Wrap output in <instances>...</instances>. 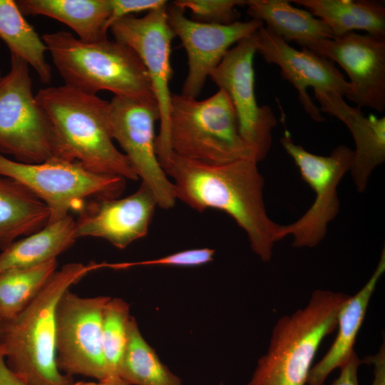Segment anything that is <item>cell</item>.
I'll list each match as a JSON object with an SVG mask.
<instances>
[{
  "label": "cell",
  "mask_w": 385,
  "mask_h": 385,
  "mask_svg": "<svg viewBox=\"0 0 385 385\" xmlns=\"http://www.w3.org/2000/svg\"><path fill=\"white\" fill-rule=\"evenodd\" d=\"M111 14L107 21V28L118 20L133 14L150 11L168 4L165 0H109Z\"/></svg>",
  "instance_id": "30"
},
{
  "label": "cell",
  "mask_w": 385,
  "mask_h": 385,
  "mask_svg": "<svg viewBox=\"0 0 385 385\" xmlns=\"http://www.w3.org/2000/svg\"><path fill=\"white\" fill-rule=\"evenodd\" d=\"M131 318L130 306L121 298L110 297L103 307L101 337L108 378L118 376L128 342Z\"/></svg>",
  "instance_id": "28"
},
{
  "label": "cell",
  "mask_w": 385,
  "mask_h": 385,
  "mask_svg": "<svg viewBox=\"0 0 385 385\" xmlns=\"http://www.w3.org/2000/svg\"><path fill=\"white\" fill-rule=\"evenodd\" d=\"M77 239L76 220L69 214L14 242L0 254V273L36 267L53 260Z\"/></svg>",
  "instance_id": "23"
},
{
  "label": "cell",
  "mask_w": 385,
  "mask_h": 385,
  "mask_svg": "<svg viewBox=\"0 0 385 385\" xmlns=\"http://www.w3.org/2000/svg\"><path fill=\"white\" fill-rule=\"evenodd\" d=\"M0 385H26L6 364L5 357L0 350Z\"/></svg>",
  "instance_id": "33"
},
{
  "label": "cell",
  "mask_w": 385,
  "mask_h": 385,
  "mask_svg": "<svg viewBox=\"0 0 385 385\" xmlns=\"http://www.w3.org/2000/svg\"><path fill=\"white\" fill-rule=\"evenodd\" d=\"M117 375L128 385H182L181 379L162 363L145 340L133 317L127 348Z\"/></svg>",
  "instance_id": "26"
},
{
  "label": "cell",
  "mask_w": 385,
  "mask_h": 385,
  "mask_svg": "<svg viewBox=\"0 0 385 385\" xmlns=\"http://www.w3.org/2000/svg\"><path fill=\"white\" fill-rule=\"evenodd\" d=\"M156 207L154 195L142 183L123 198H94L78 212L76 236L101 238L124 249L148 235Z\"/></svg>",
  "instance_id": "17"
},
{
  "label": "cell",
  "mask_w": 385,
  "mask_h": 385,
  "mask_svg": "<svg viewBox=\"0 0 385 385\" xmlns=\"http://www.w3.org/2000/svg\"><path fill=\"white\" fill-rule=\"evenodd\" d=\"M0 38L15 54L31 66L41 83L51 80V68L46 61L47 47L27 22L13 0H0Z\"/></svg>",
  "instance_id": "25"
},
{
  "label": "cell",
  "mask_w": 385,
  "mask_h": 385,
  "mask_svg": "<svg viewBox=\"0 0 385 385\" xmlns=\"http://www.w3.org/2000/svg\"><path fill=\"white\" fill-rule=\"evenodd\" d=\"M168 4L150 11L142 17L125 16L110 27L115 41L130 47L148 73L160 110V128L155 140L159 162L172 153L168 143V123L172 96L170 81L173 74L170 51L175 35L168 23Z\"/></svg>",
  "instance_id": "11"
},
{
  "label": "cell",
  "mask_w": 385,
  "mask_h": 385,
  "mask_svg": "<svg viewBox=\"0 0 385 385\" xmlns=\"http://www.w3.org/2000/svg\"><path fill=\"white\" fill-rule=\"evenodd\" d=\"M98 382L99 385H128L118 376H111L102 381Z\"/></svg>",
  "instance_id": "34"
},
{
  "label": "cell",
  "mask_w": 385,
  "mask_h": 385,
  "mask_svg": "<svg viewBox=\"0 0 385 385\" xmlns=\"http://www.w3.org/2000/svg\"><path fill=\"white\" fill-rule=\"evenodd\" d=\"M67 385H99V382H86V381H78V382H72Z\"/></svg>",
  "instance_id": "35"
},
{
  "label": "cell",
  "mask_w": 385,
  "mask_h": 385,
  "mask_svg": "<svg viewBox=\"0 0 385 385\" xmlns=\"http://www.w3.org/2000/svg\"><path fill=\"white\" fill-rule=\"evenodd\" d=\"M110 297H83L67 290L56 314V364L68 376L108 378L101 337L103 307Z\"/></svg>",
  "instance_id": "12"
},
{
  "label": "cell",
  "mask_w": 385,
  "mask_h": 385,
  "mask_svg": "<svg viewBox=\"0 0 385 385\" xmlns=\"http://www.w3.org/2000/svg\"><path fill=\"white\" fill-rule=\"evenodd\" d=\"M257 52L280 68L283 79L297 91L304 111L317 123L326 120L307 92L326 91L346 98L351 86L334 63L306 48L297 50L262 26L257 31Z\"/></svg>",
  "instance_id": "16"
},
{
  "label": "cell",
  "mask_w": 385,
  "mask_h": 385,
  "mask_svg": "<svg viewBox=\"0 0 385 385\" xmlns=\"http://www.w3.org/2000/svg\"><path fill=\"white\" fill-rule=\"evenodd\" d=\"M256 53L257 31L231 48L209 77L229 95L240 135L259 163L270 151L277 118L270 106L257 102L253 67Z\"/></svg>",
  "instance_id": "13"
},
{
  "label": "cell",
  "mask_w": 385,
  "mask_h": 385,
  "mask_svg": "<svg viewBox=\"0 0 385 385\" xmlns=\"http://www.w3.org/2000/svg\"><path fill=\"white\" fill-rule=\"evenodd\" d=\"M159 120L154 98L114 96L109 101L108 125L113 140L124 151L138 179L151 190L158 207L168 210L177 199L174 185L155 152V125Z\"/></svg>",
  "instance_id": "10"
},
{
  "label": "cell",
  "mask_w": 385,
  "mask_h": 385,
  "mask_svg": "<svg viewBox=\"0 0 385 385\" xmlns=\"http://www.w3.org/2000/svg\"><path fill=\"white\" fill-rule=\"evenodd\" d=\"M1 319H2V316H1V313H0V320H1Z\"/></svg>",
  "instance_id": "36"
},
{
  "label": "cell",
  "mask_w": 385,
  "mask_h": 385,
  "mask_svg": "<svg viewBox=\"0 0 385 385\" xmlns=\"http://www.w3.org/2000/svg\"><path fill=\"white\" fill-rule=\"evenodd\" d=\"M1 71H0V79H1Z\"/></svg>",
  "instance_id": "37"
},
{
  "label": "cell",
  "mask_w": 385,
  "mask_h": 385,
  "mask_svg": "<svg viewBox=\"0 0 385 385\" xmlns=\"http://www.w3.org/2000/svg\"><path fill=\"white\" fill-rule=\"evenodd\" d=\"M57 261L0 273V313L2 319L23 310L56 271Z\"/></svg>",
  "instance_id": "27"
},
{
  "label": "cell",
  "mask_w": 385,
  "mask_h": 385,
  "mask_svg": "<svg viewBox=\"0 0 385 385\" xmlns=\"http://www.w3.org/2000/svg\"><path fill=\"white\" fill-rule=\"evenodd\" d=\"M106 262H72L56 270L20 312L0 320V350L8 366L26 385H67L72 376L56 364V314L62 295Z\"/></svg>",
  "instance_id": "2"
},
{
  "label": "cell",
  "mask_w": 385,
  "mask_h": 385,
  "mask_svg": "<svg viewBox=\"0 0 385 385\" xmlns=\"http://www.w3.org/2000/svg\"><path fill=\"white\" fill-rule=\"evenodd\" d=\"M385 271L384 249L373 274L364 286L340 308L337 315V335L322 359L312 366L307 385H324L328 376L341 369L354 354L356 338L364 320L366 312L376 284Z\"/></svg>",
  "instance_id": "19"
},
{
  "label": "cell",
  "mask_w": 385,
  "mask_h": 385,
  "mask_svg": "<svg viewBox=\"0 0 385 385\" xmlns=\"http://www.w3.org/2000/svg\"><path fill=\"white\" fill-rule=\"evenodd\" d=\"M172 4L190 11L193 20L212 24H230L237 20L238 6H246L245 0H177Z\"/></svg>",
  "instance_id": "29"
},
{
  "label": "cell",
  "mask_w": 385,
  "mask_h": 385,
  "mask_svg": "<svg viewBox=\"0 0 385 385\" xmlns=\"http://www.w3.org/2000/svg\"><path fill=\"white\" fill-rule=\"evenodd\" d=\"M286 0H247V12L252 19L265 23L272 34L302 48L334 38L331 29L309 11L293 6Z\"/></svg>",
  "instance_id": "20"
},
{
  "label": "cell",
  "mask_w": 385,
  "mask_h": 385,
  "mask_svg": "<svg viewBox=\"0 0 385 385\" xmlns=\"http://www.w3.org/2000/svg\"><path fill=\"white\" fill-rule=\"evenodd\" d=\"M307 49L337 63L349 78L346 98L360 108L385 109V38L354 31L323 39Z\"/></svg>",
  "instance_id": "15"
},
{
  "label": "cell",
  "mask_w": 385,
  "mask_h": 385,
  "mask_svg": "<svg viewBox=\"0 0 385 385\" xmlns=\"http://www.w3.org/2000/svg\"><path fill=\"white\" fill-rule=\"evenodd\" d=\"M16 4L23 15H42L59 21L85 42L107 37L111 14L109 0H19Z\"/></svg>",
  "instance_id": "22"
},
{
  "label": "cell",
  "mask_w": 385,
  "mask_h": 385,
  "mask_svg": "<svg viewBox=\"0 0 385 385\" xmlns=\"http://www.w3.org/2000/svg\"><path fill=\"white\" fill-rule=\"evenodd\" d=\"M167 13L169 25L188 57V72L181 94L192 98L200 95L207 78L231 46L264 26L252 19L230 24L202 23L187 18L183 10L172 4H168Z\"/></svg>",
  "instance_id": "14"
},
{
  "label": "cell",
  "mask_w": 385,
  "mask_h": 385,
  "mask_svg": "<svg viewBox=\"0 0 385 385\" xmlns=\"http://www.w3.org/2000/svg\"><path fill=\"white\" fill-rule=\"evenodd\" d=\"M324 22L334 36L355 30L385 38V5L373 0H294Z\"/></svg>",
  "instance_id": "24"
},
{
  "label": "cell",
  "mask_w": 385,
  "mask_h": 385,
  "mask_svg": "<svg viewBox=\"0 0 385 385\" xmlns=\"http://www.w3.org/2000/svg\"><path fill=\"white\" fill-rule=\"evenodd\" d=\"M42 40L65 85L87 93L154 98L148 73L128 46L108 38L85 42L66 31L46 34Z\"/></svg>",
  "instance_id": "5"
},
{
  "label": "cell",
  "mask_w": 385,
  "mask_h": 385,
  "mask_svg": "<svg viewBox=\"0 0 385 385\" xmlns=\"http://www.w3.org/2000/svg\"><path fill=\"white\" fill-rule=\"evenodd\" d=\"M9 72L0 79V153L23 163L55 158L50 121L33 95L29 64L11 53Z\"/></svg>",
  "instance_id": "8"
},
{
  "label": "cell",
  "mask_w": 385,
  "mask_h": 385,
  "mask_svg": "<svg viewBox=\"0 0 385 385\" xmlns=\"http://www.w3.org/2000/svg\"><path fill=\"white\" fill-rule=\"evenodd\" d=\"M220 385H223V384H220Z\"/></svg>",
  "instance_id": "38"
},
{
  "label": "cell",
  "mask_w": 385,
  "mask_h": 385,
  "mask_svg": "<svg viewBox=\"0 0 385 385\" xmlns=\"http://www.w3.org/2000/svg\"><path fill=\"white\" fill-rule=\"evenodd\" d=\"M362 364L356 352L348 362L340 369V374L331 385H359L358 369Z\"/></svg>",
  "instance_id": "31"
},
{
  "label": "cell",
  "mask_w": 385,
  "mask_h": 385,
  "mask_svg": "<svg viewBox=\"0 0 385 385\" xmlns=\"http://www.w3.org/2000/svg\"><path fill=\"white\" fill-rule=\"evenodd\" d=\"M257 163L245 158L209 165L172 153L160 165L174 185L177 200L198 212L215 209L227 213L247 234L252 251L268 262L279 240L280 225L267 215L265 180Z\"/></svg>",
  "instance_id": "1"
},
{
  "label": "cell",
  "mask_w": 385,
  "mask_h": 385,
  "mask_svg": "<svg viewBox=\"0 0 385 385\" xmlns=\"http://www.w3.org/2000/svg\"><path fill=\"white\" fill-rule=\"evenodd\" d=\"M321 112L340 120L349 130L355 143L350 169L354 185L363 192L374 169L385 161V117L366 116L357 106L331 92L314 91Z\"/></svg>",
  "instance_id": "18"
},
{
  "label": "cell",
  "mask_w": 385,
  "mask_h": 385,
  "mask_svg": "<svg viewBox=\"0 0 385 385\" xmlns=\"http://www.w3.org/2000/svg\"><path fill=\"white\" fill-rule=\"evenodd\" d=\"M0 175L20 183L41 199L51 211L48 223L79 212L88 197H118L125 185L123 178L97 174L57 158L29 164L0 153Z\"/></svg>",
  "instance_id": "7"
},
{
  "label": "cell",
  "mask_w": 385,
  "mask_h": 385,
  "mask_svg": "<svg viewBox=\"0 0 385 385\" xmlns=\"http://www.w3.org/2000/svg\"><path fill=\"white\" fill-rule=\"evenodd\" d=\"M350 296L316 289L304 308L279 319L247 385H307L317 349L337 328L338 312Z\"/></svg>",
  "instance_id": "4"
},
{
  "label": "cell",
  "mask_w": 385,
  "mask_h": 385,
  "mask_svg": "<svg viewBox=\"0 0 385 385\" xmlns=\"http://www.w3.org/2000/svg\"><path fill=\"white\" fill-rule=\"evenodd\" d=\"M285 151L294 160L301 177L315 192L309 210L289 225H280L279 240L292 237L294 247H314L325 237L328 225L339 211L337 188L350 171L354 150L345 145L337 146L328 156L318 155L296 144L286 131L280 138Z\"/></svg>",
  "instance_id": "9"
},
{
  "label": "cell",
  "mask_w": 385,
  "mask_h": 385,
  "mask_svg": "<svg viewBox=\"0 0 385 385\" xmlns=\"http://www.w3.org/2000/svg\"><path fill=\"white\" fill-rule=\"evenodd\" d=\"M168 143L172 153L201 163L257 161L240 135L232 102L220 88L202 101L172 93Z\"/></svg>",
  "instance_id": "6"
},
{
  "label": "cell",
  "mask_w": 385,
  "mask_h": 385,
  "mask_svg": "<svg viewBox=\"0 0 385 385\" xmlns=\"http://www.w3.org/2000/svg\"><path fill=\"white\" fill-rule=\"evenodd\" d=\"M35 97L52 128L55 158L97 174L138 180L113 143L109 101L67 85L41 88Z\"/></svg>",
  "instance_id": "3"
},
{
  "label": "cell",
  "mask_w": 385,
  "mask_h": 385,
  "mask_svg": "<svg viewBox=\"0 0 385 385\" xmlns=\"http://www.w3.org/2000/svg\"><path fill=\"white\" fill-rule=\"evenodd\" d=\"M361 362L372 364L374 366V379L371 385H385L384 341L376 354L361 359Z\"/></svg>",
  "instance_id": "32"
},
{
  "label": "cell",
  "mask_w": 385,
  "mask_h": 385,
  "mask_svg": "<svg viewBox=\"0 0 385 385\" xmlns=\"http://www.w3.org/2000/svg\"><path fill=\"white\" fill-rule=\"evenodd\" d=\"M50 216L48 206L30 190L0 175V250L44 227Z\"/></svg>",
  "instance_id": "21"
}]
</instances>
